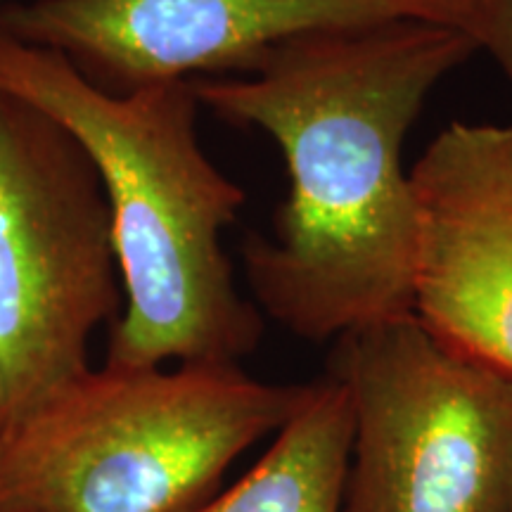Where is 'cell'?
<instances>
[{
    "mask_svg": "<svg viewBox=\"0 0 512 512\" xmlns=\"http://www.w3.org/2000/svg\"><path fill=\"white\" fill-rule=\"evenodd\" d=\"M432 19L306 34L242 76L192 79L200 105L283 152L290 195L242 247L256 304L309 342L411 316L418 204L403 145L427 98L477 53Z\"/></svg>",
    "mask_w": 512,
    "mask_h": 512,
    "instance_id": "obj_1",
    "label": "cell"
},
{
    "mask_svg": "<svg viewBox=\"0 0 512 512\" xmlns=\"http://www.w3.org/2000/svg\"><path fill=\"white\" fill-rule=\"evenodd\" d=\"M0 93L55 119L100 176L126 302L110 325L105 366H238L252 354L264 318L240 294L221 247L245 190L202 150L190 81L112 93L57 50L0 29Z\"/></svg>",
    "mask_w": 512,
    "mask_h": 512,
    "instance_id": "obj_2",
    "label": "cell"
},
{
    "mask_svg": "<svg viewBox=\"0 0 512 512\" xmlns=\"http://www.w3.org/2000/svg\"><path fill=\"white\" fill-rule=\"evenodd\" d=\"M306 389L235 363L88 370L0 432V510L192 512Z\"/></svg>",
    "mask_w": 512,
    "mask_h": 512,
    "instance_id": "obj_3",
    "label": "cell"
},
{
    "mask_svg": "<svg viewBox=\"0 0 512 512\" xmlns=\"http://www.w3.org/2000/svg\"><path fill=\"white\" fill-rule=\"evenodd\" d=\"M110 204L91 157L48 114L0 93V432L93 370L121 313Z\"/></svg>",
    "mask_w": 512,
    "mask_h": 512,
    "instance_id": "obj_4",
    "label": "cell"
},
{
    "mask_svg": "<svg viewBox=\"0 0 512 512\" xmlns=\"http://www.w3.org/2000/svg\"><path fill=\"white\" fill-rule=\"evenodd\" d=\"M354 437L342 512H510L512 380L411 316L337 339Z\"/></svg>",
    "mask_w": 512,
    "mask_h": 512,
    "instance_id": "obj_5",
    "label": "cell"
},
{
    "mask_svg": "<svg viewBox=\"0 0 512 512\" xmlns=\"http://www.w3.org/2000/svg\"><path fill=\"white\" fill-rule=\"evenodd\" d=\"M477 15L467 0H31L0 8V29L126 93L247 72L280 43L330 29L432 19L472 36Z\"/></svg>",
    "mask_w": 512,
    "mask_h": 512,
    "instance_id": "obj_6",
    "label": "cell"
},
{
    "mask_svg": "<svg viewBox=\"0 0 512 512\" xmlns=\"http://www.w3.org/2000/svg\"><path fill=\"white\" fill-rule=\"evenodd\" d=\"M413 313L512 380V126L453 121L411 169Z\"/></svg>",
    "mask_w": 512,
    "mask_h": 512,
    "instance_id": "obj_7",
    "label": "cell"
},
{
    "mask_svg": "<svg viewBox=\"0 0 512 512\" xmlns=\"http://www.w3.org/2000/svg\"><path fill=\"white\" fill-rule=\"evenodd\" d=\"M351 437L349 394L328 375L309 384L247 475L192 512H342Z\"/></svg>",
    "mask_w": 512,
    "mask_h": 512,
    "instance_id": "obj_8",
    "label": "cell"
},
{
    "mask_svg": "<svg viewBox=\"0 0 512 512\" xmlns=\"http://www.w3.org/2000/svg\"><path fill=\"white\" fill-rule=\"evenodd\" d=\"M472 38L479 50L494 57L512 88V0H484Z\"/></svg>",
    "mask_w": 512,
    "mask_h": 512,
    "instance_id": "obj_9",
    "label": "cell"
},
{
    "mask_svg": "<svg viewBox=\"0 0 512 512\" xmlns=\"http://www.w3.org/2000/svg\"><path fill=\"white\" fill-rule=\"evenodd\" d=\"M467 3H472V5H477V8H482L484 0H467Z\"/></svg>",
    "mask_w": 512,
    "mask_h": 512,
    "instance_id": "obj_10",
    "label": "cell"
},
{
    "mask_svg": "<svg viewBox=\"0 0 512 512\" xmlns=\"http://www.w3.org/2000/svg\"><path fill=\"white\" fill-rule=\"evenodd\" d=\"M0 512H5V510H0Z\"/></svg>",
    "mask_w": 512,
    "mask_h": 512,
    "instance_id": "obj_11",
    "label": "cell"
},
{
    "mask_svg": "<svg viewBox=\"0 0 512 512\" xmlns=\"http://www.w3.org/2000/svg\"><path fill=\"white\" fill-rule=\"evenodd\" d=\"M510 512H512V510H510Z\"/></svg>",
    "mask_w": 512,
    "mask_h": 512,
    "instance_id": "obj_12",
    "label": "cell"
}]
</instances>
